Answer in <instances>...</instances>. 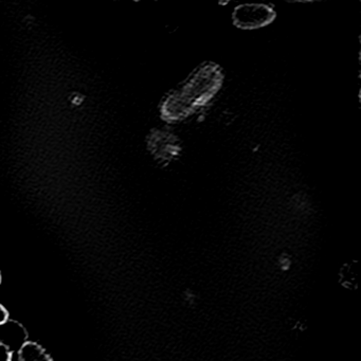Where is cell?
Listing matches in <instances>:
<instances>
[{
  "mask_svg": "<svg viewBox=\"0 0 361 361\" xmlns=\"http://www.w3.org/2000/svg\"><path fill=\"white\" fill-rule=\"evenodd\" d=\"M221 69L212 63L198 67L192 75L164 99L161 115L168 121H180L208 104L223 84Z\"/></svg>",
  "mask_w": 361,
  "mask_h": 361,
  "instance_id": "cell-1",
  "label": "cell"
},
{
  "mask_svg": "<svg viewBox=\"0 0 361 361\" xmlns=\"http://www.w3.org/2000/svg\"><path fill=\"white\" fill-rule=\"evenodd\" d=\"M0 361H12V353L0 344Z\"/></svg>",
  "mask_w": 361,
  "mask_h": 361,
  "instance_id": "cell-6",
  "label": "cell"
},
{
  "mask_svg": "<svg viewBox=\"0 0 361 361\" xmlns=\"http://www.w3.org/2000/svg\"><path fill=\"white\" fill-rule=\"evenodd\" d=\"M20 361H54L49 353L37 342L28 341L18 352Z\"/></svg>",
  "mask_w": 361,
  "mask_h": 361,
  "instance_id": "cell-5",
  "label": "cell"
},
{
  "mask_svg": "<svg viewBox=\"0 0 361 361\" xmlns=\"http://www.w3.org/2000/svg\"><path fill=\"white\" fill-rule=\"evenodd\" d=\"M154 154L159 159H172L178 153V143L173 135L166 132H158L151 141Z\"/></svg>",
  "mask_w": 361,
  "mask_h": 361,
  "instance_id": "cell-4",
  "label": "cell"
},
{
  "mask_svg": "<svg viewBox=\"0 0 361 361\" xmlns=\"http://www.w3.org/2000/svg\"><path fill=\"white\" fill-rule=\"evenodd\" d=\"M28 337L26 327L18 321L8 318L5 322L0 323V344L12 354L22 350L28 342Z\"/></svg>",
  "mask_w": 361,
  "mask_h": 361,
  "instance_id": "cell-3",
  "label": "cell"
},
{
  "mask_svg": "<svg viewBox=\"0 0 361 361\" xmlns=\"http://www.w3.org/2000/svg\"><path fill=\"white\" fill-rule=\"evenodd\" d=\"M276 12L264 4H244L233 11V23L244 30L263 28L274 22Z\"/></svg>",
  "mask_w": 361,
  "mask_h": 361,
  "instance_id": "cell-2",
  "label": "cell"
},
{
  "mask_svg": "<svg viewBox=\"0 0 361 361\" xmlns=\"http://www.w3.org/2000/svg\"><path fill=\"white\" fill-rule=\"evenodd\" d=\"M9 318V312L6 310L5 306L0 304V323L5 322Z\"/></svg>",
  "mask_w": 361,
  "mask_h": 361,
  "instance_id": "cell-7",
  "label": "cell"
},
{
  "mask_svg": "<svg viewBox=\"0 0 361 361\" xmlns=\"http://www.w3.org/2000/svg\"><path fill=\"white\" fill-rule=\"evenodd\" d=\"M0 284H1V274H0Z\"/></svg>",
  "mask_w": 361,
  "mask_h": 361,
  "instance_id": "cell-8",
  "label": "cell"
}]
</instances>
